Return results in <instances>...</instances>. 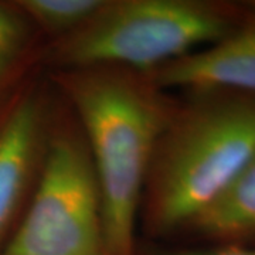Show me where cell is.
<instances>
[{"instance_id":"obj_1","label":"cell","mask_w":255,"mask_h":255,"mask_svg":"<svg viewBox=\"0 0 255 255\" xmlns=\"http://www.w3.org/2000/svg\"><path fill=\"white\" fill-rule=\"evenodd\" d=\"M54 80L78 115L91 155L107 255H137L146 177L177 102L145 74L118 67L57 70Z\"/></svg>"},{"instance_id":"obj_2","label":"cell","mask_w":255,"mask_h":255,"mask_svg":"<svg viewBox=\"0 0 255 255\" xmlns=\"http://www.w3.org/2000/svg\"><path fill=\"white\" fill-rule=\"evenodd\" d=\"M157 140L139 219L149 236L187 230L255 155V94L196 90Z\"/></svg>"},{"instance_id":"obj_3","label":"cell","mask_w":255,"mask_h":255,"mask_svg":"<svg viewBox=\"0 0 255 255\" xmlns=\"http://www.w3.org/2000/svg\"><path fill=\"white\" fill-rule=\"evenodd\" d=\"M251 10L210 0H105L48 55L58 70L118 67L149 75L223 40Z\"/></svg>"},{"instance_id":"obj_4","label":"cell","mask_w":255,"mask_h":255,"mask_svg":"<svg viewBox=\"0 0 255 255\" xmlns=\"http://www.w3.org/2000/svg\"><path fill=\"white\" fill-rule=\"evenodd\" d=\"M0 255H107L100 186L82 132H50L27 209Z\"/></svg>"},{"instance_id":"obj_5","label":"cell","mask_w":255,"mask_h":255,"mask_svg":"<svg viewBox=\"0 0 255 255\" xmlns=\"http://www.w3.org/2000/svg\"><path fill=\"white\" fill-rule=\"evenodd\" d=\"M46 100L40 92L18 97L0 121V251L33 191L50 136Z\"/></svg>"},{"instance_id":"obj_6","label":"cell","mask_w":255,"mask_h":255,"mask_svg":"<svg viewBox=\"0 0 255 255\" xmlns=\"http://www.w3.org/2000/svg\"><path fill=\"white\" fill-rule=\"evenodd\" d=\"M231 34L147 77L160 90H233L255 94V6Z\"/></svg>"},{"instance_id":"obj_7","label":"cell","mask_w":255,"mask_h":255,"mask_svg":"<svg viewBox=\"0 0 255 255\" xmlns=\"http://www.w3.org/2000/svg\"><path fill=\"white\" fill-rule=\"evenodd\" d=\"M187 230L219 243L255 244V155Z\"/></svg>"},{"instance_id":"obj_8","label":"cell","mask_w":255,"mask_h":255,"mask_svg":"<svg viewBox=\"0 0 255 255\" xmlns=\"http://www.w3.org/2000/svg\"><path fill=\"white\" fill-rule=\"evenodd\" d=\"M105 0H20L17 7L30 23L57 40L84 26Z\"/></svg>"},{"instance_id":"obj_9","label":"cell","mask_w":255,"mask_h":255,"mask_svg":"<svg viewBox=\"0 0 255 255\" xmlns=\"http://www.w3.org/2000/svg\"><path fill=\"white\" fill-rule=\"evenodd\" d=\"M30 21L16 6L0 3V92L11 80L30 43Z\"/></svg>"},{"instance_id":"obj_10","label":"cell","mask_w":255,"mask_h":255,"mask_svg":"<svg viewBox=\"0 0 255 255\" xmlns=\"http://www.w3.org/2000/svg\"><path fill=\"white\" fill-rule=\"evenodd\" d=\"M210 248H156L147 250L143 255H255V244L219 243Z\"/></svg>"}]
</instances>
